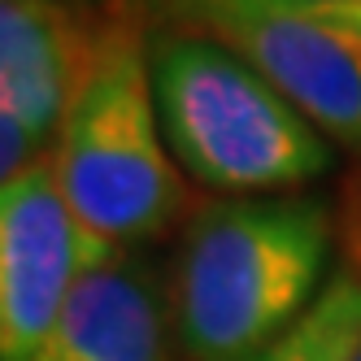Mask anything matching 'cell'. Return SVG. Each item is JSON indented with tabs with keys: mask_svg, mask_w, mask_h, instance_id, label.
<instances>
[{
	"mask_svg": "<svg viewBox=\"0 0 361 361\" xmlns=\"http://www.w3.org/2000/svg\"><path fill=\"white\" fill-rule=\"evenodd\" d=\"M335 214L322 196H226L196 209L170 309L188 361H257L326 288Z\"/></svg>",
	"mask_w": 361,
	"mask_h": 361,
	"instance_id": "1",
	"label": "cell"
},
{
	"mask_svg": "<svg viewBox=\"0 0 361 361\" xmlns=\"http://www.w3.org/2000/svg\"><path fill=\"white\" fill-rule=\"evenodd\" d=\"M148 70L166 144L196 183L226 196H292L335 170V144L226 44L152 27Z\"/></svg>",
	"mask_w": 361,
	"mask_h": 361,
	"instance_id": "2",
	"label": "cell"
},
{
	"mask_svg": "<svg viewBox=\"0 0 361 361\" xmlns=\"http://www.w3.org/2000/svg\"><path fill=\"white\" fill-rule=\"evenodd\" d=\"M66 204L114 248L157 240L188 214V188L166 144L148 70V31L100 39L53 148Z\"/></svg>",
	"mask_w": 361,
	"mask_h": 361,
	"instance_id": "3",
	"label": "cell"
},
{
	"mask_svg": "<svg viewBox=\"0 0 361 361\" xmlns=\"http://www.w3.org/2000/svg\"><path fill=\"white\" fill-rule=\"evenodd\" d=\"M152 27H183L240 53L331 144L361 157V35L288 0H166Z\"/></svg>",
	"mask_w": 361,
	"mask_h": 361,
	"instance_id": "4",
	"label": "cell"
},
{
	"mask_svg": "<svg viewBox=\"0 0 361 361\" xmlns=\"http://www.w3.org/2000/svg\"><path fill=\"white\" fill-rule=\"evenodd\" d=\"M118 248L74 218L53 157L0 188V361H39L79 279Z\"/></svg>",
	"mask_w": 361,
	"mask_h": 361,
	"instance_id": "5",
	"label": "cell"
},
{
	"mask_svg": "<svg viewBox=\"0 0 361 361\" xmlns=\"http://www.w3.org/2000/svg\"><path fill=\"white\" fill-rule=\"evenodd\" d=\"M105 35L66 0H0V122L22 126L44 157Z\"/></svg>",
	"mask_w": 361,
	"mask_h": 361,
	"instance_id": "6",
	"label": "cell"
},
{
	"mask_svg": "<svg viewBox=\"0 0 361 361\" xmlns=\"http://www.w3.org/2000/svg\"><path fill=\"white\" fill-rule=\"evenodd\" d=\"M174 309L144 257L118 248L79 279L39 361H166Z\"/></svg>",
	"mask_w": 361,
	"mask_h": 361,
	"instance_id": "7",
	"label": "cell"
},
{
	"mask_svg": "<svg viewBox=\"0 0 361 361\" xmlns=\"http://www.w3.org/2000/svg\"><path fill=\"white\" fill-rule=\"evenodd\" d=\"M361 340V279L331 274L309 314L257 361H353Z\"/></svg>",
	"mask_w": 361,
	"mask_h": 361,
	"instance_id": "8",
	"label": "cell"
},
{
	"mask_svg": "<svg viewBox=\"0 0 361 361\" xmlns=\"http://www.w3.org/2000/svg\"><path fill=\"white\" fill-rule=\"evenodd\" d=\"M70 9H79L92 27L118 31V27H144L152 31V22L161 18L166 0H66Z\"/></svg>",
	"mask_w": 361,
	"mask_h": 361,
	"instance_id": "9",
	"label": "cell"
},
{
	"mask_svg": "<svg viewBox=\"0 0 361 361\" xmlns=\"http://www.w3.org/2000/svg\"><path fill=\"white\" fill-rule=\"evenodd\" d=\"M300 9H314L331 22H340V27H348L353 35H361V0H335V5H300Z\"/></svg>",
	"mask_w": 361,
	"mask_h": 361,
	"instance_id": "10",
	"label": "cell"
},
{
	"mask_svg": "<svg viewBox=\"0 0 361 361\" xmlns=\"http://www.w3.org/2000/svg\"><path fill=\"white\" fill-rule=\"evenodd\" d=\"M348 248H353V262L361 274V196L353 200V218H348Z\"/></svg>",
	"mask_w": 361,
	"mask_h": 361,
	"instance_id": "11",
	"label": "cell"
},
{
	"mask_svg": "<svg viewBox=\"0 0 361 361\" xmlns=\"http://www.w3.org/2000/svg\"><path fill=\"white\" fill-rule=\"evenodd\" d=\"M288 5H335V0H288Z\"/></svg>",
	"mask_w": 361,
	"mask_h": 361,
	"instance_id": "12",
	"label": "cell"
},
{
	"mask_svg": "<svg viewBox=\"0 0 361 361\" xmlns=\"http://www.w3.org/2000/svg\"><path fill=\"white\" fill-rule=\"evenodd\" d=\"M353 361H361V340H357V348H353Z\"/></svg>",
	"mask_w": 361,
	"mask_h": 361,
	"instance_id": "13",
	"label": "cell"
}]
</instances>
